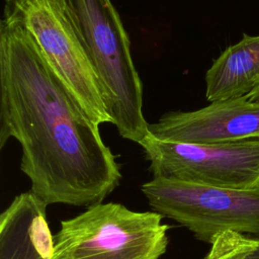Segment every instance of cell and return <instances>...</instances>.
I'll return each instance as SVG.
<instances>
[{"label": "cell", "mask_w": 259, "mask_h": 259, "mask_svg": "<svg viewBox=\"0 0 259 259\" xmlns=\"http://www.w3.org/2000/svg\"><path fill=\"white\" fill-rule=\"evenodd\" d=\"M141 191L153 210L205 243L226 231L259 234V188L228 189L153 177Z\"/></svg>", "instance_id": "cell-5"}, {"label": "cell", "mask_w": 259, "mask_h": 259, "mask_svg": "<svg viewBox=\"0 0 259 259\" xmlns=\"http://www.w3.org/2000/svg\"><path fill=\"white\" fill-rule=\"evenodd\" d=\"M148 135L166 142L215 144L259 139V103L246 97L211 102L193 111H171L148 124Z\"/></svg>", "instance_id": "cell-7"}, {"label": "cell", "mask_w": 259, "mask_h": 259, "mask_svg": "<svg viewBox=\"0 0 259 259\" xmlns=\"http://www.w3.org/2000/svg\"><path fill=\"white\" fill-rule=\"evenodd\" d=\"M108 115L118 134L140 144L148 135L143 84L130 39L110 0H69Z\"/></svg>", "instance_id": "cell-2"}, {"label": "cell", "mask_w": 259, "mask_h": 259, "mask_svg": "<svg viewBox=\"0 0 259 259\" xmlns=\"http://www.w3.org/2000/svg\"><path fill=\"white\" fill-rule=\"evenodd\" d=\"M47 206L30 191L13 198L0 215V259H51Z\"/></svg>", "instance_id": "cell-8"}, {"label": "cell", "mask_w": 259, "mask_h": 259, "mask_svg": "<svg viewBox=\"0 0 259 259\" xmlns=\"http://www.w3.org/2000/svg\"><path fill=\"white\" fill-rule=\"evenodd\" d=\"M259 88V35L243 34L228 47L205 73V98L224 101L242 98Z\"/></svg>", "instance_id": "cell-9"}, {"label": "cell", "mask_w": 259, "mask_h": 259, "mask_svg": "<svg viewBox=\"0 0 259 259\" xmlns=\"http://www.w3.org/2000/svg\"><path fill=\"white\" fill-rule=\"evenodd\" d=\"M21 147L20 170L45 204L89 207L119 185L120 166L30 35L0 21V149Z\"/></svg>", "instance_id": "cell-1"}, {"label": "cell", "mask_w": 259, "mask_h": 259, "mask_svg": "<svg viewBox=\"0 0 259 259\" xmlns=\"http://www.w3.org/2000/svg\"><path fill=\"white\" fill-rule=\"evenodd\" d=\"M139 145L153 177L228 189L259 188V139L188 144L147 135Z\"/></svg>", "instance_id": "cell-6"}, {"label": "cell", "mask_w": 259, "mask_h": 259, "mask_svg": "<svg viewBox=\"0 0 259 259\" xmlns=\"http://www.w3.org/2000/svg\"><path fill=\"white\" fill-rule=\"evenodd\" d=\"M245 97L247 98V100H249L251 102H258L259 103V88H257L256 90H254L253 92H251L250 94H248Z\"/></svg>", "instance_id": "cell-11"}, {"label": "cell", "mask_w": 259, "mask_h": 259, "mask_svg": "<svg viewBox=\"0 0 259 259\" xmlns=\"http://www.w3.org/2000/svg\"><path fill=\"white\" fill-rule=\"evenodd\" d=\"M162 219L116 202L91 205L61 222L51 259H160L169 229Z\"/></svg>", "instance_id": "cell-4"}, {"label": "cell", "mask_w": 259, "mask_h": 259, "mask_svg": "<svg viewBox=\"0 0 259 259\" xmlns=\"http://www.w3.org/2000/svg\"><path fill=\"white\" fill-rule=\"evenodd\" d=\"M203 259H259V234L248 237L233 231L223 232L212 239Z\"/></svg>", "instance_id": "cell-10"}, {"label": "cell", "mask_w": 259, "mask_h": 259, "mask_svg": "<svg viewBox=\"0 0 259 259\" xmlns=\"http://www.w3.org/2000/svg\"><path fill=\"white\" fill-rule=\"evenodd\" d=\"M3 19L20 25L53 72L96 124L112 123L69 0H5Z\"/></svg>", "instance_id": "cell-3"}]
</instances>
